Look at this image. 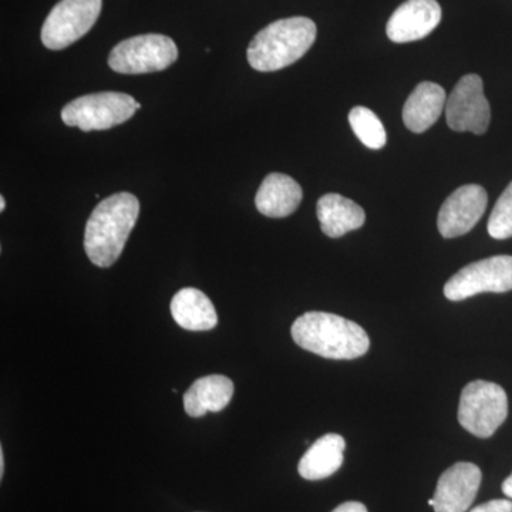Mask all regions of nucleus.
<instances>
[{"mask_svg": "<svg viewBox=\"0 0 512 512\" xmlns=\"http://www.w3.org/2000/svg\"><path fill=\"white\" fill-rule=\"evenodd\" d=\"M140 215V202L130 192H117L100 202L84 231V249L99 268L113 265L123 249Z\"/></svg>", "mask_w": 512, "mask_h": 512, "instance_id": "f257e3e1", "label": "nucleus"}, {"mask_svg": "<svg viewBox=\"0 0 512 512\" xmlns=\"http://www.w3.org/2000/svg\"><path fill=\"white\" fill-rule=\"evenodd\" d=\"M291 333L296 345L325 359H357L370 348L362 326L333 313H305L295 320Z\"/></svg>", "mask_w": 512, "mask_h": 512, "instance_id": "f03ea898", "label": "nucleus"}, {"mask_svg": "<svg viewBox=\"0 0 512 512\" xmlns=\"http://www.w3.org/2000/svg\"><path fill=\"white\" fill-rule=\"evenodd\" d=\"M315 22L302 16L276 20L256 33L248 47V62L258 72H276L298 62L316 40Z\"/></svg>", "mask_w": 512, "mask_h": 512, "instance_id": "7ed1b4c3", "label": "nucleus"}, {"mask_svg": "<svg viewBox=\"0 0 512 512\" xmlns=\"http://www.w3.org/2000/svg\"><path fill=\"white\" fill-rule=\"evenodd\" d=\"M508 416L507 393L500 384L474 380L461 392L458 421L480 439H488Z\"/></svg>", "mask_w": 512, "mask_h": 512, "instance_id": "20e7f679", "label": "nucleus"}, {"mask_svg": "<svg viewBox=\"0 0 512 512\" xmlns=\"http://www.w3.org/2000/svg\"><path fill=\"white\" fill-rule=\"evenodd\" d=\"M140 109L141 104L126 93H94L70 101L62 110V120L86 133L109 130L126 123Z\"/></svg>", "mask_w": 512, "mask_h": 512, "instance_id": "39448f33", "label": "nucleus"}, {"mask_svg": "<svg viewBox=\"0 0 512 512\" xmlns=\"http://www.w3.org/2000/svg\"><path fill=\"white\" fill-rule=\"evenodd\" d=\"M177 59V45L171 37L150 33L130 37L114 46L109 66L121 74H146L163 72Z\"/></svg>", "mask_w": 512, "mask_h": 512, "instance_id": "423d86ee", "label": "nucleus"}, {"mask_svg": "<svg viewBox=\"0 0 512 512\" xmlns=\"http://www.w3.org/2000/svg\"><path fill=\"white\" fill-rule=\"evenodd\" d=\"M512 291V256L497 255L473 262L448 279L444 295L458 302L480 293Z\"/></svg>", "mask_w": 512, "mask_h": 512, "instance_id": "0eeeda50", "label": "nucleus"}, {"mask_svg": "<svg viewBox=\"0 0 512 512\" xmlns=\"http://www.w3.org/2000/svg\"><path fill=\"white\" fill-rule=\"evenodd\" d=\"M103 0H60L42 28L43 45L63 50L90 32L99 19Z\"/></svg>", "mask_w": 512, "mask_h": 512, "instance_id": "6e6552de", "label": "nucleus"}, {"mask_svg": "<svg viewBox=\"0 0 512 512\" xmlns=\"http://www.w3.org/2000/svg\"><path fill=\"white\" fill-rule=\"evenodd\" d=\"M447 124L454 131L481 136L490 127L491 109L478 74L461 77L446 103Z\"/></svg>", "mask_w": 512, "mask_h": 512, "instance_id": "1a4fd4ad", "label": "nucleus"}, {"mask_svg": "<svg viewBox=\"0 0 512 512\" xmlns=\"http://www.w3.org/2000/svg\"><path fill=\"white\" fill-rule=\"evenodd\" d=\"M487 192L481 185L468 184L458 188L440 208L437 227L444 238L466 235L476 227L487 210Z\"/></svg>", "mask_w": 512, "mask_h": 512, "instance_id": "9d476101", "label": "nucleus"}, {"mask_svg": "<svg viewBox=\"0 0 512 512\" xmlns=\"http://www.w3.org/2000/svg\"><path fill=\"white\" fill-rule=\"evenodd\" d=\"M481 478L476 464L457 463L448 468L437 483L434 512H466L476 500Z\"/></svg>", "mask_w": 512, "mask_h": 512, "instance_id": "9b49d317", "label": "nucleus"}, {"mask_svg": "<svg viewBox=\"0 0 512 512\" xmlns=\"http://www.w3.org/2000/svg\"><path fill=\"white\" fill-rule=\"evenodd\" d=\"M441 16L437 0H407L394 10L387 22V37L394 43L424 39L440 25Z\"/></svg>", "mask_w": 512, "mask_h": 512, "instance_id": "f8f14e48", "label": "nucleus"}, {"mask_svg": "<svg viewBox=\"0 0 512 512\" xmlns=\"http://www.w3.org/2000/svg\"><path fill=\"white\" fill-rule=\"evenodd\" d=\"M303 198L301 185L289 175L272 173L262 181L256 192L255 205L262 215L285 218L298 210Z\"/></svg>", "mask_w": 512, "mask_h": 512, "instance_id": "ddd939ff", "label": "nucleus"}, {"mask_svg": "<svg viewBox=\"0 0 512 512\" xmlns=\"http://www.w3.org/2000/svg\"><path fill=\"white\" fill-rule=\"evenodd\" d=\"M447 96L440 84L420 83L403 107V121L413 133H424L433 127L446 110Z\"/></svg>", "mask_w": 512, "mask_h": 512, "instance_id": "4468645a", "label": "nucleus"}, {"mask_svg": "<svg viewBox=\"0 0 512 512\" xmlns=\"http://www.w3.org/2000/svg\"><path fill=\"white\" fill-rule=\"evenodd\" d=\"M316 214L323 234L340 238L365 225L366 214L360 205L339 194H326L319 198Z\"/></svg>", "mask_w": 512, "mask_h": 512, "instance_id": "2eb2a0df", "label": "nucleus"}, {"mask_svg": "<svg viewBox=\"0 0 512 512\" xmlns=\"http://www.w3.org/2000/svg\"><path fill=\"white\" fill-rule=\"evenodd\" d=\"M232 396L234 383L227 376L201 377L184 394L185 413L191 417H202L210 412H221L231 402Z\"/></svg>", "mask_w": 512, "mask_h": 512, "instance_id": "dca6fc26", "label": "nucleus"}, {"mask_svg": "<svg viewBox=\"0 0 512 512\" xmlns=\"http://www.w3.org/2000/svg\"><path fill=\"white\" fill-rule=\"evenodd\" d=\"M346 441L339 434H326L309 447L299 461L298 471L309 481L325 480L342 467Z\"/></svg>", "mask_w": 512, "mask_h": 512, "instance_id": "f3484780", "label": "nucleus"}, {"mask_svg": "<svg viewBox=\"0 0 512 512\" xmlns=\"http://www.w3.org/2000/svg\"><path fill=\"white\" fill-rule=\"evenodd\" d=\"M171 315L177 325L192 332L214 329L218 323L217 312L210 298L195 288H184L175 293L171 301Z\"/></svg>", "mask_w": 512, "mask_h": 512, "instance_id": "a211bd4d", "label": "nucleus"}, {"mask_svg": "<svg viewBox=\"0 0 512 512\" xmlns=\"http://www.w3.org/2000/svg\"><path fill=\"white\" fill-rule=\"evenodd\" d=\"M349 123L353 133L367 148L380 150L386 146V130L379 117L367 107L357 106L350 110Z\"/></svg>", "mask_w": 512, "mask_h": 512, "instance_id": "6ab92c4d", "label": "nucleus"}, {"mask_svg": "<svg viewBox=\"0 0 512 512\" xmlns=\"http://www.w3.org/2000/svg\"><path fill=\"white\" fill-rule=\"evenodd\" d=\"M488 234L494 239L512 237V183L505 188L491 212L488 220Z\"/></svg>", "mask_w": 512, "mask_h": 512, "instance_id": "aec40b11", "label": "nucleus"}, {"mask_svg": "<svg viewBox=\"0 0 512 512\" xmlns=\"http://www.w3.org/2000/svg\"><path fill=\"white\" fill-rule=\"evenodd\" d=\"M470 512H512V501L491 500L488 503L477 505Z\"/></svg>", "mask_w": 512, "mask_h": 512, "instance_id": "412c9836", "label": "nucleus"}, {"mask_svg": "<svg viewBox=\"0 0 512 512\" xmlns=\"http://www.w3.org/2000/svg\"><path fill=\"white\" fill-rule=\"evenodd\" d=\"M332 512H367V508L362 503L356 501H348V503L340 504Z\"/></svg>", "mask_w": 512, "mask_h": 512, "instance_id": "4be33fe9", "label": "nucleus"}, {"mask_svg": "<svg viewBox=\"0 0 512 512\" xmlns=\"http://www.w3.org/2000/svg\"><path fill=\"white\" fill-rule=\"evenodd\" d=\"M503 493L505 494V497L512 500V474L503 483Z\"/></svg>", "mask_w": 512, "mask_h": 512, "instance_id": "5701e85b", "label": "nucleus"}, {"mask_svg": "<svg viewBox=\"0 0 512 512\" xmlns=\"http://www.w3.org/2000/svg\"><path fill=\"white\" fill-rule=\"evenodd\" d=\"M5 474V454H3L2 448H0V478H3Z\"/></svg>", "mask_w": 512, "mask_h": 512, "instance_id": "b1692460", "label": "nucleus"}, {"mask_svg": "<svg viewBox=\"0 0 512 512\" xmlns=\"http://www.w3.org/2000/svg\"><path fill=\"white\" fill-rule=\"evenodd\" d=\"M5 208H6V201H5V198H0V211H5Z\"/></svg>", "mask_w": 512, "mask_h": 512, "instance_id": "393cba45", "label": "nucleus"}, {"mask_svg": "<svg viewBox=\"0 0 512 512\" xmlns=\"http://www.w3.org/2000/svg\"><path fill=\"white\" fill-rule=\"evenodd\" d=\"M429 505H430V507H433V505H434V500H433V498H431V500H429Z\"/></svg>", "mask_w": 512, "mask_h": 512, "instance_id": "a878e982", "label": "nucleus"}]
</instances>
